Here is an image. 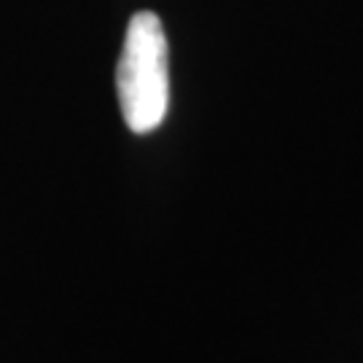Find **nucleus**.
I'll list each match as a JSON object with an SVG mask.
<instances>
[{"instance_id": "obj_1", "label": "nucleus", "mask_w": 363, "mask_h": 363, "mask_svg": "<svg viewBox=\"0 0 363 363\" xmlns=\"http://www.w3.org/2000/svg\"><path fill=\"white\" fill-rule=\"evenodd\" d=\"M116 91L121 116L135 135L154 132L167 116V38L154 11H138L130 19L118 57Z\"/></svg>"}]
</instances>
